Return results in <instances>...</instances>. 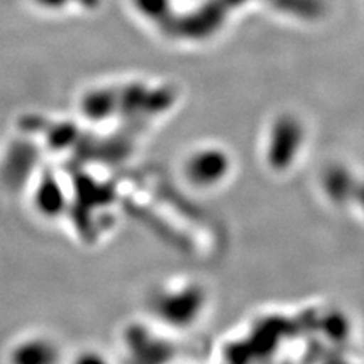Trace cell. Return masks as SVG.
I'll list each match as a JSON object with an SVG mask.
<instances>
[{"label": "cell", "instance_id": "1", "mask_svg": "<svg viewBox=\"0 0 364 364\" xmlns=\"http://www.w3.org/2000/svg\"><path fill=\"white\" fill-rule=\"evenodd\" d=\"M60 350L46 337H28L9 352V364H58Z\"/></svg>", "mask_w": 364, "mask_h": 364}, {"label": "cell", "instance_id": "2", "mask_svg": "<svg viewBox=\"0 0 364 364\" xmlns=\"http://www.w3.org/2000/svg\"><path fill=\"white\" fill-rule=\"evenodd\" d=\"M72 364H108V361L96 352H82L79 354Z\"/></svg>", "mask_w": 364, "mask_h": 364}]
</instances>
